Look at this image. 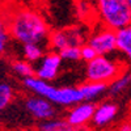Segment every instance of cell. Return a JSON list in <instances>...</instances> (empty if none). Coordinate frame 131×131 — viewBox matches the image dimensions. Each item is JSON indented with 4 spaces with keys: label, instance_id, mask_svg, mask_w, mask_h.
Wrapping results in <instances>:
<instances>
[{
    "label": "cell",
    "instance_id": "obj_1",
    "mask_svg": "<svg viewBox=\"0 0 131 131\" xmlns=\"http://www.w3.org/2000/svg\"><path fill=\"white\" fill-rule=\"evenodd\" d=\"M10 37L16 41L25 43H39L46 42L50 36L49 25L38 12L33 9L21 8L9 16L5 24Z\"/></svg>",
    "mask_w": 131,
    "mask_h": 131
},
{
    "label": "cell",
    "instance_id": "obj_2",
    "mask_svg": "<svg viewBox=\"0 0 131 131\" xmlns=\"http://www.w3.org/2000/svg\"><path fill=\"white\" fill-rule=\"evenodd\" d=\"M24 85L26 88L36 93L38 96H42L51 101L54 105H60V106H71L75 104H79L83 100V94L78 88L75 86H63V88H57L49 84V81H45L37 76H28L24 78Z\"/></svg>",
    "mask_w": 131,
    "mask_h": 131
},
{
    "label": "cell",
    "instance_id": "obj_3",
    "mask_svg": "<svg viewBox=\"0 0 131 131\" xmlns=\"http://www.w3.org/2000/svg\"><path fill=\"white\" fill-rule=\"evenodd\" d=\"M101 23L113 30L131 24V5L127 0H96Z\"/></svg>",
    "mask_w": 131,
    "mask_h": 131
},
{
    "label": "cell",
    "instance_id": "obj_4",
    "mask_svg": "<svg viewBox=\"0 0 131 131\" xmlns=\"http://www.w3.org/2000/svg\"><path fill=\"white\" fill-rule=\"evenodd\" d=\"M122 72V66L110 59L107 55H97L92 60L86 62L85 75L88 81L110 84Z\"/></svg>",
    "mask_w": 131,
    "mask_h": 131
},
{
    "label": "cell",
    "instance_id": "obj_5",
    "mask_svg": "<svg viewBox=\"0 0 131 131\" xmlns=\"http://www.w3.org/2000/svg\"><path fill=\"white\" fill-rule=\"evenodd\" d=\"M47 42L52 51L59 52L67 46H81L85 42V33L79 26L64 28L50 33Z\"/></svg>",
    "mask_w": 131,
    "mask_h": 131
},
{
    "label": "cell",
    "instance_id": "obj_6",
    "mask_svg": "<svg viewBox=\"0 0 131 131\" xmlns=\"http://www.w3.org/2000/svg\"><path fill=\"white\" fill-rule=\"evenodd\" d=\"M88 43L96 50L97 55H110L117 50L115 30L105 26L92 34L88 38Z\"/></svg>",
    "mask_w": 131,
    "mask_h": 131
},
{
    "label": "cell",
    "instance_id": "obj_7",
    "mask_svg": "<svg viewBox=\"0 0 131 131\" xmlns=\"http://www.w3.org/2000/svg\"><path fill=\"white\" fill-rule=\"evenodd\" d=\"M62 66V57L58 51H50L47 54H43V57L38 60V67L34 70V73L37 78L45 80V81H52L58 76L59 70Z\"/></svg>",
    "mask_w": 131,
    "mask_h": 131
},
{
    "label": "cell",
    "instance_id": "obj_8",
    "mask_svg": "<svg viewBox=\"0 0 131 131\" xmlns=\"http://www.w3.org/2000/svg\"><path fill=\"white\" fill-rule=\"evenodd\" d=\"M25 109L28 113L39 121L50 119L57 115V109L51 101L42 96H30L25 100Z\"/></svg>",
    "mask_w": 131,
    "mask_h": 131
},
{
    "label": "cell",
    "instance_id": "obj_9",
    "mask_svg": "<svg viewBox=\"0 0 131 131\" xmlns=\"http://www.w3.org/2000/svg\"><path fill=\"white\" fill-rule=\"evenodd\" d=\"M94 109L96 106L91 104V101H81L79 104H75L67 115V122L73 130L84 128L89 122H92Z\"/></svg>",
    "mask_w": 131,
    "mask_h": 131
},
{
    "label": "cell",
    "instance_id": "obj_10",
    "mask_svg": "<svg viewBox=\"0 0 131 131\" xmlns=\"http://www.w3.org/2000/svg\"><path fill=\"white\" fill-rule=\"evenodd\" d=\"M118 113V106L113 102H104L101 105L96 106L93 118H92V123L97 128H102L109 126L114 118L117 117Z\"/></svg>",
    "mask_w": 131,
    "mask_h": 131
},
{
    "label": "cell",
    "instance_id": "obj_11",
    "mask_svg": "<svg viewBox=\"0 0 131 131\" xmlns=\"http://www.w3.org/2000/svg\"><path fill=\"white\" fill-rule=\"evenodd\" d=\"M79 89L83 94L84 101H93L100 96H102L107 91L106 83H97V81H88L79 86Z\"/></svg>",
    "mask_w": 131,
    "mask_h": 131
},
{
    "label": "cell",
    "instance_id": "obj_12",
    "mask_svg": "<svg viewBox=\"0 0 131 131\" xmlns=\"http://www.w3.org/2000/svg\"><path fill=\"white\" fill-rule=\"evenodd\" d=\"M117 50L131 60V24L115 30Z\"/></svg>",
    "mask_w": 131,
    "mask_h": 131
},
{
    "label": "cell",
    "instance_id": "obj_13",
    "mask_svg": "<svg viewBox=\"0 0 131 131\" xmlns=\"http://www.w3.org/2000/svg\"><path fill=\"white\" fill-rule=\"evenodd\" d=\"M42 131H70L73 130L70 123L67 122V119H55V118H50V119H45L42 121V123L38 127Z\"/></svg>",
    "mask_w": 131,
    "mask_h": 131
},
{
    "label": "cell",
    "instance_id": "obj_14",
    "mask_svg": "<svg viewBox=\"0 0 131 131\" xmlns=\"http://www.w3.org/2000/svg\"><path fill=\"white\" fill-rule=\"evenodd\" d=\"M23 52H24L25 59L30 63L38 62L43 57V54H45L43 47L39 45V43H25L24 49H23Z\"/></svg>",
    "mask_w": 131,
    "mask_h": 131
},
{
    "label": "cell",
    "instance_id": "obj_15",
    "mask_svg": "<svg viewBox=\"0 0 131 131\" xmlns=\"http://www.w3.org/2000/svg\"><path fill=\"white\" fill-rule=\"evenodd\" d=\"M130 84H131V75L130 73H126V75H122V76L119 75L118 78H115L110 83V86H109V94H112V96L119 94L121 92H123Z\"/></svg>",
    "mask_w": 131,
    "mask_h": 131
},
{
    "label": "cell",
    "instance_id": "obj_16",
    "mask_svg": "<svg viewBox=\"0 0 131 131\" xmlns=\"http://www.w3.org/2000/svg\"><path fill=\"white\" fill-rule=\"evenodd\" d=\"M15 91L7 83H0V112H3L13 101Z\"/></svg>",
    "mask_w": 131,
    "mask_h": 131
},
{
    "label": "cell",
    "instance_id": "obj_17",
    "mask_svg": "<svg viewBox=\"0 0 131 131\" xmlns=\"http://www.w3.org/2000/svg\"><path fill=\"white\" fill-rule=\"evenodd\" d=\"M12 70L16 75L21 76V78H28V76L34 75V68L31 67L30 62L25 60H16L12 63Z\"/></svg>",
    "mask_w": 131,
    "mask_h": 131
},
{
    "label": "cell",
    "instance_id": "obj_18",
    "mask_svg": "<svg viewBox=\"0 0 131 131\" xmlns=\"http://www.w3.org/2000/svg\"><path fill=\"white\" fill-rule=\"evenodd\" d=\"M59 55L62 57V60H68V62H76L80 60V46H67L59 51Z\"/></svg>",
    "mask_w": 131,
    "mask_h": 131
},
{
    "label": "cell",
    "instance_id": "obj_19",
    "mask_svg": "<svg viewBox=\"0 0 131 131\" xmlns=\"http://www.w3.org/2000/svg\"><path fill=\"white\" fill-rule=\"evenodd\" d=\"M80 55H81V59L84 62H89L94 57H97V52L89 43L86 42V43H83V45L80 46Z\"/></svg>",
    "mask_w": 131,
    "mask_h": 131
},
{
    "label": "cell",
    "instance_id": "obj_20",
    "mask_svg": "<svg viewBox=\"0 0 131 131\" xmlns=\"http://www.w3.org/2000/svg\"><path fill=\"white\" fill-rule=\"evenodd\" d=\"M9 39H10L9 31L5 28L0 30V54L5 52V50L8 47V43H9Z\"/></svg>",
    "mask_w": 131,
    "mask_h": 131
},
{
    "label": "cell",
    "instance_id": "obj_21",
    "mask_svg": "<svg viewBox=\"0 0 131 131\" xmlns=\"http://www.w3.org/2000/svg\"><path fill=\"white\" fill-rule=\"evenodd\" d=\"M91 10H92V8L88 3V0H80L79 2V12L84 13V16H85L88 12H91Z\"/></svg>",
    "mask_w": 131,
    "mask_h": 131
},
{
    "label": "cell",
    "instance_id": "obj_22",
    "mask_svg": "<svg viewBox=\"0 0 131 131\" xmlns=\"http://www.w3.org/2000/svg\"><path fill=\"white\" fill-rule=\"evenodd\" d=\"M119 130H122V131H131V122L122 123V126L119 127Z\"/></svg>",
    "mask_w": 131,
    "mask_h": 131
},
{
    "label": "cell",
    "instance_id": "obj_23",
    "mask_svg": "<svg viewBox=\"0 0 131 131\" xmlns=\"http://www.w3.org/2000/svg\"><path fill=\"white\" fill-rule=\"evenodd\" d=\"M4 28H5V21L3 20V17H2V16H0V30L4 29Z\"/></svg>",
    "mask_w": 131,
    "mask_h": 131
},
{
    "label": "cell",
    "instance_id": "obj_24",
    "mask_svg": "<svg viewBox=\"0 0 131 131\" xmlns=\"http://www.w3.org/2000/svg\"><path fill=\"white\" fill-rule=\"evenodd\" d=\"M4 2H5V0H0V5H2V4H3Z\"/></svg>",
    "mask_w": 131,
    "mask_h": 131
}]
</instances>
